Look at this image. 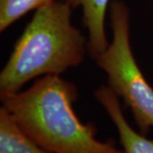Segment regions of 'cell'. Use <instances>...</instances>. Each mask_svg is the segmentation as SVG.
Wrapping results in <instances>:
<instances>
[{
	"label": "cell",
	"instance_id": "cell-1",
	"mask_svg": "<svg viewBox=\"0 0 153 153\" xmlns=\"http://www.w3.org/2000/svg\"><path fill=\"white\" fill-rule=\"evenodd\" d=\"M76 99L73 83L47 75L1 100L22 130L49 152L123 153L113 141L99 140L93 124L80 121L73 109Z\"/></svg>",
	"mask_w": 153,
	"mask_h": 153
},
{
	"label": "cell",
	"instance_id": "cell-2",
	"mask_svg": "<svg viewBox=\"0 0 153 153\" xmlns=\"http://www.w3.org/2000/svg\"><path fill=\"white\" fill-rule=\"evenodd\" d=\"M71 10L57 0L36 10L0 73L1 98L35 77L60 75L82 63L86 38L72 25Z\"/></svg>",
	"mask_w": 153,
	"mask_h": 153
},
{
	"label": "cell",
	"instance_id": "cell-3",
	"mask_svg": "<svg viewBox=\"0 0 153 153\" xmlns=\"http://www.w3.org/2000/svg\"><path fill=\"white\" fill-rule=\"evenodd\" d=\"M112 41L98 57L97 65L108 77V87L130 109L139 131L146 135L153 128V88L142 74L129 41V13L124 3L110 7Z\"/></svg>",
	"mask_w": 153,
	"mask_h": 153
},
{
	"label": "cell",
	"instance_id": "cell-4",
	"mask_svg": "<svg viewBox=\"0 0 153 153\" xmlns=\"http://www.w3.org/2000/svg\"><path fill=\"white\" fill-rule=\"evenodd\" d=\"M95 97L114 123L123 153H153V140L132 128L123 115L118 97L109 87L100 88Z\"/></svg>",
	"mask_w": 153,
	"mask_h": 153
},
{
	"label": "cell",
	"instance_id": "cell-5",
	"mask_svg": "<svg viewBox=\"0 0 153 153\" xmlns=\"http://www.w3.org/2000/svg\"><path fill=\"white\" fill-rule=\"evenodd\" d=\"M71 8L81 7L82 22L88 33V50L96 58L108 47L105 20L110 0H63Z\"/></svg>",
	"mask_w": 153,
	"mask_h": 153
},
{
	"label": "cell",
	"instance_id": "cell-6",
	"mask_svg": "<svg viewBox=\"0 0 153 153\" xmlns=\"http://www.w3.org/2000/svg\"><path fill=\"white\" fill-rule=\"evenodd\" d=\"M0 153H51L31 139L5 108H0Z\"/></svg>",
	"mask_w": 153,
	"mask_h": 153
},
{
	"label": "cell",
	"instance_id": "cell-7",
	"mask_svg": "<svg viewBox=\"0 0 153 153\" xmlns=\"http://www.w3.org/2000/svg\"><path fill=\"white\" fill-rule=\"evenodd\" d=\"M49 0H0V31L4 32L29 11L37 10Z\"/></svg>",
	"mask_w": 153,
	"mask_h": 153
}]
</instances>
